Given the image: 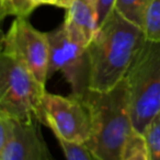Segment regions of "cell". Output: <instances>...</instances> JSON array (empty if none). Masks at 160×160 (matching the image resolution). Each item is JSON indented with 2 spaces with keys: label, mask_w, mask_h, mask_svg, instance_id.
I'll list each match as a JSON object with an SVG mask.
<instances>
[{
  "label": "cell",
  "mask_w": 160,
  "mask_h": 160,
  "mask_svg": "<svg viewBox=\"0 0 160 160\" xmlns=\"http://www.w3.org/2000/svg\"><path fill=\"white\" fill-rule=\"evenodd\" d=\"M33 5L35 7L38 6H43V5H51V6H55V0H31Z\"/></svg>",
  "instance_id": "d6986e66"
},
{
  "label": "cell",
  "mask_w": 160,
  "mask_h": 160,
  "mask_svg": "<svg viewBox=\"0 0 160 160\" xmlns=\"http://www.w3.org/2000/svg\"><path fill=\"white\" fill-rule=\"evenodd\" d=\"M38 122L44 123L55 136L87 144L92 136V118L82 96H58L45 91Z\"/></svg>",
  "instance_id": "5b68a950"
},
{
  "label": "cell",
  "mask_w": 160,
  "mask_h": 160,
  "mask_svg": "<svg viewBox=\"0 0 160 160\" xmlns=\"http://www.w3.org/2000/svg\"><path fill=\"white\" fill-rule=\"evenodd\" d=\"M62 27L70 40L87 47L99 29L96 6L88 0H75L67 9Z\"/></svg>",
  "instance_id": "9c48e42d"
},
{
  "label": "cell",
  "mask_w": 160,
  "mask_h": 160,
  "mask_svg": "<svg viewBox=\"0 0 160 160\" xmlns=\"http://www.w3.org/2000/svg\"><path fill=\"white\" fill-rule=\"evenodd\" d=\"M48 41L47 79L57 71L64 75L71 93L82 96L90 89V62L87 47L69 38L62 24L46 33Z\"/></svg>",
  "instance_id": "8992f818"
},
{
  "label": "cell",
  "mask_w": 160,
  "mask_h": 160,
  "mask_svg": "<svg viewBox=\"0 0 160 160\" xmlns=\"http://www.w3.org/2000/svg\"><path fill=\"white\" fill-rule=\"evenodd\" d=\"M3 44H5V34L2 30L0 29V52L3 51Z\"/></svg>",
  "instance_id": "ffe728a7"
},
{
  "label": "cell",
  "mask_w": 160,
  "mask_h": 160,
  "mask_svg": "<svg viewBox=\"0 0 160 160\" xmlns=\"http://www.w3.org/2000/svg\"><path fill=\"white\" fill-rule=\"evenodd\" d=\"M58 144L62 147L65 157L68 160H93L96 159L86 142H76L56 136Z\"/></svg>",
  "instance_id": "5bb4252c"
},
{
  "label": "cell",
  "mask_w": 160,
  "mask_h": 160,
  "mask_svg": "<svg viewBox=\"0 0 160 160\" xmlns=\"http://www.w3.org/2000/svg\"><path fill=\"white\" fill-rule=\"evenodd\" d=\"M88 1H89V2H91L92 5H94V6H96V8H97V2H98V0H88Z\"/></svg>",
  "instance_id": "44dd1931"
},
{
  "label": "cell",
  "mask_w": 160,
  "mask_h": 160,
  "mask_svg": "<svg viewBox=\"0 0 160 160\" xmlns=\"http://www.w3.org/2000/svg\"><path fill=\"white\" fill-rule=\"evenodd\" d=\"M142 134L148 147L149 160H160V112L151 118Z\"/></svg>",
  "instance_id": "4fadbf2b"
},
{
  "label": "cell",
  "mask_w": 160,
  "mask_h": 160,
  "mask_svg": "<svg viewBox=\"0 0 160 160\" xmlns=\"http://www.w3.org/2000/svg\"><path fill=\"white\" fill-rule=\"evenodd\" d=\"M45 91L27 67L0 52V111L17 120H38Z\"/></svg>",
  "instance_id": "277c9868"
},
{
  "label": "cell",
  "mask_w": 160,
  "mask_h": 160,
  "mask_svg": "<svg viewBox=\"0 0 160 160\" xmlns=\"http://www.w3.org/2000/svg\"><path fill=\"white\" fill-rule=\"evenodd\" d=\"M142 31L146 40L160 42V0H150L145 12Z\"/></svg>",
  "instance_id": "7c38bea8"
},
{
  "label": "cell",
  "mask_w": 160,
  "mask_h": 160,
  "mask_svg": "<svg viewBox=\"0 0 160 160\" xmlns=\"http://www.w3.org/2000/svg\"><path fill=\"white\" fill-rule=\"evenodd\" d=\"M38 123V118L17 120L12 118L10 135L0 155V160L53 159Z\"/></svg>",
  "instance_id": "ba28073f"
},
{
  "label": "cell",
  "mask_w": 160,
  "mask_h": 160,
  "mask_svg": "<svg viewBox=\"0 0 160 160\" xmlns=\"http://www.w3.org/2000/svg\"><path fill=\"white\" fill-rule=\"evenodd\" d=\"M75 0H55V6L59 8H64V9H68Z\"/></svg>",
  "instance_id": "ac0fdd59"
},
{
  "label": "cell",
  "mask_w": 160,
  "mask_h": 160,
  "mask_svg": "<svg viewBox=\"0 0 160 160\" xmlns=\"http://www.w3.org/2000/svg\"><path fill=\"white\" fill-rule=\"evenodd\" d=\"M150 0H115L113 9L118 14L142 30L145 12Z\"/></svg>",
  "instance_id": "30bf717a"
},
{
  "label": "cell",
  "mask_w": 160,
  "mask_h": 160,
  "mask_svg": "<svg viewBox=\"0 0 160 160\" xmlns=\"http://www.w3.org/2000/svg\"><path fill=\"white\" fill-rule=\"evenodd\" d=\"M121 160H149L148 147L142 132L132 129L123 146Z\"/></svg>",
  "instance_id": "8fae6325"
},
{
  "label": "cell",
  "mask_w": 160,
  "mask_h": 160,
  "mask_svg": "<svg viewBox=\"0 0 160 160\" xmlns=\"http://www.w3.org/2000/svg\"><path fill=\"white\" fill-rule=\"evenodd\" d=\"M0 6L3 18L7 16L28 18L36 8L31 0H0Z\"/></svg>",
  "instance_id": "9a60e30c"
},
{
  "label": "cell",
  "mask_w": 160,
  "mask_h": 160,
  "mask_svg": "<svg viewBox=\"0 0 160 160\" xmlns=\"http://www.w3.org/2000/svg\"><path fill=\"white\" fill-rule=\"evenodd\" d=\"M12 118L6 114L5 112L0 111V155L2 152L6 144L8 142V138L11 131Z\"/></svg>",
  "instance_id": "2e32d148"
},
{
  "label": "cell",
  "mask_w": 160,
  "mask_h": 160,
  "mask_svg": "<svg viewBox=\"0 0 160 160\" xmlns=\"http://www.w3.org/2000/svg\"><path fill=\"white\" fill-rule=\"evenodd\" d=\"M145 41L146 36L139 27L112 10L87 46L90 89L107 91L118 85Z\"/></svg>",
  "instance_id": "6da1fadb"
},
{
  "label": "cell",
  "mask_w": 160,
  "mask_h": 160,
  "mask_svg": "<svg viewBox=\"0 0 160 160\" xmlns=\"http://www.w3.org/2000/svg\"><path fill=\"white\" fill-rule=\"evenodd\" d=\"M114 1L115 0H98V2H97V12H98L99 25L112 12V10L114 8Z\"/></svg>",
  "instance_id": "e0dca14e"
},
{
  "label": "cell",
  "mask_w": 160,
  "mask_h": 160,
  "mask_svg": "<svg viewBox=\"0 0 160 160\" xmlns=\"http://www.w3.org/2000/svg\"><path fill=\"white\" fill-rule=\"evenodd\" d=\"M82 97L92 118V136L87 142L92 155L97 160H121L124 142L134 128L125 78L110 90L89 89Z\"/></svg>",
  "instance_id": "7a4b0ae2"
},
{
  "label": "cell",
  "mask_w": 160,
  "mask_h": 160,
  "mask_svg": "<svg viewBox=\"0 0 160 160\" xmlns=\"http://www.w3.org/2000/svg\"><path fill=\"white\" fill-rule=\"evenodd\" d=\"M124 78L133 126L142 133L160 112V42L145 41Z\"/></svg>",
  "instance_id": "3957f363"
},
{
  "label": "cell",
  "mask_w": 160,
  "mask_h": 160,
  "mask_svg": "<svg viewBox=\"0 0 160 160\" xmlns=\"http://www.w3.org/2000/svg\"><path fill=\"white\" fill-rule=\"evenodd\" d=\"M3 52L19 60L45 86L48 67L46 33L34 29L24 17H16L5 35Z\"/></svg>",
  "instance_id": "52a82bcc"
},
{
  "label": "cell",
  "mask_w": 160,
  "mask_h": 160,
  "mask_svg": "<svg viewBox=\"0 0 160 160\" xmlns=\"http://www.w3.org/2000/svg\"><path fill=\"white\" fill-rule=\"evenodd\" d=\"M3 19H5V18L2 17V12H1V6H0V21L3 20Z\"/></svg>",
  "instance_id": "7402d4cb"
}]
</instances>
